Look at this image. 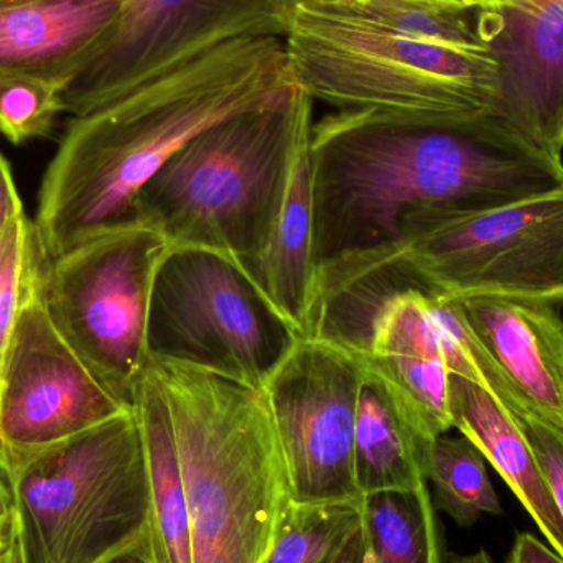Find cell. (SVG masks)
Masks as SVG:
<instances>
[{"mask_svg":"<svg viewBox=\"0 0 563 563\" xmlns=\"http://www.w3.org/2000/svg\"><path fill=\"white\" fill-rule=\"evenodd\" d=\"M310 157L317 273L393 246L412 214L489 210L563 187L562 158L488 112L338 111L313 122Z\"/></svg>","mask_w":563,"mask_h":563,"instance_id":"cell-1","label":"cell"},{"mask_svg":"<svg viewBox=\"0 0 563 563\" xmlns=\"http://www.w3.org/2000/svg\"><path fill=\"white\" fill-rule=\"evenodd\" d=\"M297 85L277 36L224 43L75 115L33 220L48 260L135 218L145 185L195 135Z\"/></svg>","mask_w":563,"mask_h":563,"instance_id":"cell-2","label":"cell"},{"mask_svg":"<svg viewBox=\"0 0 563 563\" xmlns=\"http://www.w3.org/2000/svg\"><path fill=\"white\" fill-rule=\"evenodd\" d=\"M174 429L194 563H261L291 492L264 389L172 361L148 360Z\"/></svg>","mask_w":563,"mask_h":563,"instance_id":"cell-3","label":"cell"},{"mask_svg":"<svg viewBox=\"0 0 563 563\" xmlns=\"http://www.w3.org/2000/svg\"><path fill=\"white\" fill-rule=\"evenodd\" d=\"M313 102L294 85L205 129L145 185L135 217L175 250L221 254L247 276L279 207L295 144L313 125Z\"/></svg>","mask_w":563,"mask_h":563,"instance_id":"cell-4","label":"cell"},{"mask_svg":"<svg viewBox=\"0 0 563 563\" xmlns=\"http://www.w3.org/2000/svg\"><path fill=\"white\" fill-rule=\"evenodd\" d=\"M19 563H104L147 541L151 485L134 409L5 462Z\"/></svg>","mask_w":563,"mask_h":563,"instance_id":"cell-5","label":"cell"},{"mask_svg":"<svg viewBox=\"0 0 563 563\" xmlns=\"http://www.w3.org/2000/svg\"><path fill=\"white\" fill-rule=\"evenodd\" d=\"M284 40L295 82L338 111L459 118L489 112L498 91L488 49L410 38L313 0Z\"/></svg>","mask_w":563,"mask_h":563,"instance_id":"cell-6","label":"cell"},{"mask_svg":"<svg viewBox=\"0 0 563 563\" xmlns=\"http://www.w3.org/2000/svg\"><path fill=\"white\" fill-rule=\"evenodd\" d=\"M387 267L440 297L563 301V187L505 207L466 213L426 211L404 220L393 246L318 269L330 287Z\"/></svg>","mask_w":563,"mask_h":563,"instance_id":"cell-7","label":"cell"},{"mask_svg":"<svg viewBox=\"0 0 563 563\" xmlns=\"http://www.w3.org/2000/svg\"><path fill=\"white\" fill-rule=\"evenodd\" d=\"M170 250L157 228L135 217L48 260L43 273L46 308L59 333L129 407L147 374L152 291Z\"/></svg>","mask_w":563,"mask_h":563,"instance_id":"cell-8","label":"cell"},{"mask_svg":"<svg viewBox=\"0 0 563 563\" xmlns=\"http://www.w3.org/2000/svg\"><path fill=\"white\" fill-rule=\"evenodd\" d=\"M298 334L228 257L172 247L148 313V356L264 389Z\"/></svg>","mask_w":563,"mask_h":563,"instance_id":"cell-9","label":"cell"},{"mask_svg":"<svg viewBox=\"0 0 563 563\" xmlns=\"http://www.w3.org/2000/svg\"><path fill=\"white\" fill-rule=\"evenodd\" d=\"M361 380L354 351L307 334L264 386L294 503L360 505L354 423Z\"/></svg>","mask_w":563,"mask_h":563,"instance_id":"cell-10","label":"cell"},{"mask_svg":"<svg viewBox=\"0 0 563 563\" xmlns=\"http://www.w3.org/2000/svg\"><path fill=\"white\" fill-rule=\"evenodd\" d=\"M48 263L30 269L0 390V472L9 460L65 442L134 407L122 404L65 340L43 294Z\"/></svg>","mask_w":563,"mask_h":563,"instance_id":"cell-11","label":"cell"},{"mask_svg":"<svg viewBox=\"0 0 563 563\" xmlns=\"http://www.w3.org/2000/svg\"><path fill=\"white\" fill-rule=\"evenodd\" d=\"M301 0H128L108 48L62 92L68 114H86L147 79L224 43L285 38Z\"/></svg>","mask_w":563,"mask_h":563,"instance_id":"cell-12","label":"cell"},{"mask_svg":"<svg viewBox=\"0 0 563 563\" xmlns=\"http://www.w3.org/2000/svg\"><path fill=\"white\" fill-rule=\"evenodd\" d=\"M361 308L333 341L354 351L426 446L453 429L450 367L429 294L363 291Z\"/></svg>","mask_w":563,"mask_h":563,"instance_id":"cell-13","label":"cell"},{"mask_svg":"<svg viewBox=\"0 0 563 563\" xmlns=\"http://www.w3.org/2000/svg\"><path fill=\"white\" fill-rule=\"evenodd\" d=\"M498 91L488 114L552 157L563 152V0H511L486 10Z\"/></svg>","mask_w":563,"mask_h":563,"instance_id":"cell-14","label":"cell"},{"mask_svg":"<svg viewBox=\"0 0 563 563\" xmlns=\"http://www.w3.org/2000/svg\"><path fill=\"white\" fill-rule=\"evenodd\" d=\"M453 301L501 377L506 406L563 430V320L552 305L505 297Z\"/></svg>","mask_w":563,"mask_h":563,"instance_id":"cell-15","label":"cell"},{"mask_svg":"<svg viewBox=\"0 0 563 563\" xmlns=\"http://www.w3.org/2000/svg\"><path fill=\"white\" fill-rule=\"evenodd\" d=\"M128 0H0V78L62 92L108 48Z\"/></svg>","mask_w":563,"mask_h":563,"instance_id":"cell-16","label":"cell"},{"mask_svg":"<svg viewBox=\"0 0 563 563\" xmlns=\"http://www.w3.org/2000/svg\"><path fill=\"white\" fill-rule=\"evenodd\" d=\"M311 129L295 144L266 243L247 274L298 336L310 331L317 291Z\"/></svg>","mask_w":563,"mask_h":563,"instance_id":"cell-17","label":"cell"},{"mask_svg":"<svg viewBox=\"0 0 563 563\" xmlns=\"http://www.w3.org/2000/svg\"><path fill=\"white\" fill-rule=\"evenodd\" d=\"M453 429L472 440L563 559V519L512 410L472 377L450 373Z\"/></svg>","mask_w":563,"mask_h":563,"instance_id":"cell-18","label":"cell"},{"mask_svg":"<svg viewBox=\"0 0 563 563\" xmlns=\"http://www.w3.org/2000/svg\"><path fill=\"white\" fill-rule=\"evenodd\" d=\"M151 485L148 551L154 563H194L190 516L164 394L147 367L134 397Z\"/></svg>","mask_w":563,"mask_h":563,"instance_id":"cell-19","label":"cell"},{"mask_svg":"<svg viewBox=\"0 0 563 563\" xmlns=\"http://www.w3.org/2000/svg\"><path fill=\"white\" fill-rule=\"evenodd\" d=\"M427 450L384 387L363 367L354 423V478L361 496L429 486Z\"/></svg>","mask_w":563,"mask_h":563,"instance_id":"cell-20","label":"cell"},{"mask_svg":"<svg viewBox=\"0 0 563 563\" xmlns=\"http://www.w3.org/2000/svg\"><path fill=\"white\" fill-rule=\"evenodd\" d=\"M360 511L373 563H445L429 486L363 496Z\"/></svg>","mask_w":563,"mask_h":563,"instance_id":"cell-21","label":"cell"},{"mask_svg":"<svg viewBox=\"0 0 563 563\" xmlns=\"http://www.w3.org/2000/svg\"><path fill=\"white\" fill-rule=\"evenodd\" d=\"M323 5L410 38L488 49L486 10L479 7L426 0H343Z\"/></svg>","mask_w":563,"mask_h":563,"instance_id":"cell-22","label":"cell"},{"mask_svg":"<svg viewBox=\"0 0 563 563\" xmlns=\"http://www.w3.org/2000/svg\"><path fill=\"white\" fill-rule=\"evenodd\" d=\"M485 460L478 446L465 435L445 433L427 450L426 476L433 485V506L460 528H470L483 515L503 512Z\"/></svg>","mask_w":563,"mask_h":563,"instance_id":"cell-23","label":"cell"},{"mask_svg":"<svg viewBox=\"0 0 563 563\" xmlns=\"http://www.w3.org/2000/svg\"><path fill=\"white\" fill-rule=\"evenodd\" d=\"M360 525V505L291 503L276 542L261 563H333Z\"/></svg>","mask_w":563,"mask_h":563,"instance_id":"cell-24","label":"cell"},{"mask_svg":"<svg viewBox=\"0 0 563 563\" xmlns=\"http://www.w3.org/2000/svg\"><path fill=\"white\" fill-rule=\"evenodd\" d=\"M40 251L35 224L23 208L10 218L0 238V390L23 290Z\"/></svg>","mask_w":563,"mask_h":563,"instance_id":"cell-25","label":"cell"},{"mask_svg":"<svg viewBox=\"0 0 563 563\" xmlns=\"http://www.w3.org/2000/svg\"><path fill=\"white\" fill-rule=\"evenodd\" d=\"M62 112V89L33 79L0 78V134L12 144L52 134Z\"/></svg>","mask_w":563,"mask_h":563,"instance_id":"cell-26","label":"cell"},{"mask_svg":"<svg viewBox=\"0 0 563 563\" xmlns=\"http://www.w3.org/2000/svg\"><path fill=\"white\" fill-rule=\"evenodd\" d=\"M515 413V412H512ZM534 450L549 492L563 519V430L532 413H515Z\"/></svg>","mask_w":563,"mask_h":563,"instance_id":"cell-27","label":"cell"},{"mask_svg":"<svg viewBox=\"0 0 563 563\" xmlns=\"http://www.w3.org/2000/svg\"><path fill=\"white\" fill-rule=\"evenodd\" d=\"M506 563H563V559L558 552L545 548L534 536L522 532L516 538Z\"/></svg>","mask_w":563,"mask_h":563,"instance_id":"cell-28","label":"cell"},{"mask_svg":"<svg viewBox=\"0 0 563 563\" xmlns=\"http://www.w3.org/2000/svg\"><path fill=\"white\" fill-rule=\"evenodd\" d=\"M20 210H23V203L13 181L12 168L0 152V238L10 218Z\"/></svg>","mask_w":563,"mask_h":563,"instance_id":"cell-29","label":"cell"},{"mask_svg":"<svg viewBox=\"0 0 563 563\" xmlns=\"http://www.w3.org/2000/svg\"><path fill=\"white\" fill-rule=\"evenodd\" d=\"M333 563H373L363 526L360 525V528L350 536Z\"/></svg>","mask_w":563,"mask_h":563,"instance_id":"cell-30","label":"cell"},{"mask_svg":"<svg viewBox=\"0 0 563 563\" xmlns=\"http://www.w3.org/2000/svg\"><path fill=\"white\" fill-rule=\"evenodd\" d=\"M104 563H154V561H152L151 551H148V541H145L144 544L137 545L131 551L122 552V554L115 555V558L109 559Z\"/></svg>","mask_w":563,"mask_h":563,"instance_id":"cell-31","label":"cell"},{"mask_svg":"<svg viewBox=\"0 0 563 563\" xmlns=\"http://www.w3.org/2000/svg\"><path fill=\"white\" fill-rule=\"evenodd\" d=\"M449 563H493L488 552L478 551L470 555H450Z\"/></svg>","mask_w":563,"mask_h":563,"instance_id":"cell-32","label":"cell"},{"mask_svg":"<svg viewBox=\"0 0 563 563\" xmlns=\"http://www.w3.org/2000/svg\"><path fill=\"white\" fill-rule=\"evenodd\" d=\"M12 541V522H10V515L0 518V555L3 554Z\"/></svg>","mask_w":563,"mask_h":563,"instance_id":"cell-33","label":"cell"},{"mask_svg":"<svg viewBox=\"0 0 563 563\" xmlns=\"http://www.w3.org/2000/svg\"><path fill=\"white\" fill-rule=\"evenodd\" d=\"M466 5L479 7L485 10H498L508 5L511 0H462Z\"/></svg>","mask_w":563,"mask_h":563,"instance_id":"cell-34","label":"cell"},{"mask_svg":"<svg viewBox=\"0 0 563 563\" xmlns=\"http://www.w3.org/2000/svg\"><path fill=\"white\" fill-rule=\"evenodd\" d=\"M0 563H19V555H16L13 539L10 541L9 548H7L5 551H3V554L0 555Z\"/></svg>","mask_w":563,"mask_h":563,"instance_id":"cell-35","label":"cell"},{"mask_svg":"<svg viewBox=\"0 0 563 563\" xmlns=\"http://www.w3.org/2000/svg\"><path fill=\"white\" fill-rule=\"evenodd\" d=\"M426 2H462V0H426Z\"/></svg>","mask_w":563,"mask_h":563,"instance_id":"cell-36","label":"cell"},{"mask_svg":"<svg viewBox=\"0 0 563 563\" xmlns=\"http://www.w3.org/2000/svg\"><path fill=\"white\" fill-rule=\"evenodd\" d=\"M314 2L336 3V2H343V0H314Z\"/></svg>","mask_w":563,"mask_h":563,"instance_id":"cell-37","label":"cell"}]
</instances>
